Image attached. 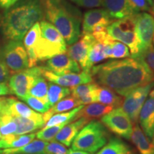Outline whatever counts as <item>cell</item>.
<instances>
[{"label":"cell","mask_w":154,"mask_h":154,"mask_svg":"<svg viewBox=\"0 0 154 154\" xmlns=\"http://www.w3.org/2000/svg\"><path fill=\"white\" fill-rule=\"evenodd\" d=\"M92 78L122 96L133 90L154 82V73L141 57L107 61L94 66Z\"/></svg>","instance_id":"1"},{"label":"cell","mask_w":154,"mask_h":154,"mask_svg":"<svg viewBox=\"0 0 154 154\" xmlns=\"http://www.w3.org/2000/svg\"><path fill=\"white\" fill-rule=\"evenodd\" d=\"M43 18L40 0H19L4 14L1 20L2 32L7 39L22 41L33 25Z\"/></svg>","instance_id":"2"},{"label":"cell","mask_w":154,"mask_h":154,"mask_svg":"<svg viewBox=\"0 0 154 154\" xmlns=\"http://www.w3.org/2000/svg\"><path fill=\"white\" fill-rule=\"evenodd\" d=\"M44 17L60 32L67 45L79 39L82 17L81 11L67 0H40Z\"/></svg>","instance_id":"3"},{"label":"cell","mask_w":154,"mask_h":154,"mask_svg":"<svg viewBox=\"0 0 154 154\" xmlns=\"http://www.w3.org/2000/svg\"><path fill=\"white\" fill-rule=\"evenodd\" d=\"M109 137L106 128L98 121L85 125L73 140L72 149L95 153L107 143Z\"/></svg>","instance_id":"4"},{"label":"cell","mask_w":154,"mask_h":154,"mask_svg":"<svg viewBox=\"0 0 154 154\" xmlns=\"http://www.w3.org/2000/svg\"><path fill=\"white\" fill-rule=\"evenodd\" d=\"M108 34L113 39L127 45L132 58L140 57V46L136 34L134 16L113 21L106 29Z\"/></svg>","instance_id":"5"},{"label":"cell","mask_w":154,"mask_h":154,"mask_svg":"<svg viewBox=\"0 0 154 154\" xmlns=\"http://www.w3.org/2000/svg\"><path fill=\"white\" fill-rule=\"evenodd\" d=\"M0 57L13 74L29 68V59L22 41L9 40L0 49Z\"/></svg>","instance_id":"6"},{"label":"cell","mask_w":154,"mask_h":154,"mask_svg":"<svg viewBox=\"0 0 154 154\" xmlns=\"http://www.w3.org/2000/svg\"><path fill=\"white\" fill-rule=\"evenodd\" d=\"M42 66H34L14 74L9 79V88L11 94L22 99L29 94L34 81L42 75Z\"/></svg>","instance_id":"7"},{"label":"cell","mask_w":154,"mask_h":154,"mask_svg":"<svg viewBox=\"0 0 154 154\" xmlns=\"http://www.w3.org/2000/svg\"><path fill=\"white\" fill-rule=\"evenodd\" d=\"M153 86L154 82L136 88L123 100L121 105V109L128 116L133 124L137 123L140 109Z\"/></svg>","instance_id":"8"},{"label":"cell","mask_w":154,"mask_h":154,"mask_svg":"<svg viewBox=\"0 0 154 154\" xmlns=\"http://www.w3.org/2000/svg\"><path fill=\"white\" fill-rule=\"evenodd\" d=\"M101 121L108 128L118 136L130 140L133 131V123L121 107L113 109L101 117Z\"/></svg>","instance_id":"9"},{"label":"cell","mask_w":154,"mask_h":154,"mask_svg":"<svg viewBox=\"0 0 154 154\" xmlns=\"http://www.w3.org/2000/svg\"><path fill=\"white\" fill-rule=\"evenodd\" d=\"M135 27L140 46V57L153 44L154 36V17L146 12L134 15Z\"/></svg>","instance_id":"10"},{"label":"cell","mask_w":154,"mask_h":154,"mask_svg":"<svg viewBox=\"0 0 154 154\" xmlns=\"http://www.w3.org/2000/svg\"><path fill=\"white\" fill-rule=\"evenodd\" d=\"M113 21L106 9H93L84 13L82 19V34H91L94 32L106 31Z\"/></svg>","instance_id":"11"},{"label":"cell","mask_w":154,"mask_h":154,"mask_svg":"<svg viewBox=\"0 0 154 154\" xmlns=\"http://www.w3.org/2000/svg\"><path fill=\"white\" fill-rule=\"evenodd\" d=\"M96 39L92 34H85L75 44L69 46L66 49V54L73 60L79 63V66L83 71L91 72V66L88 61L90 49Z\"/></svg>","instance_id":"12"},{"label":"cell","mask_w":154,"mask_h":154,"mask_svg":"<svg viewBox=\"0 0 154 154\" xmlns=\"http://www.w3.org/2000/svg\"><path fill=\"white\" fill-rule=\"evenodd\" d=\"M42 76L50 82L63 87L74 86L93 82V78L89 71H82L79 73H69V74L58 75L42 69Z\"/></svg>","instance_id":"13"},{"label":"cell","mask_w":154,"mask_h":154,"mask_svg":"<svg viewBox=\"0 0 154 154\" xmlns=\"http://www.w3.org/2000/svg\"><path fill=\"white\" fill-rule=\"evenodd\" d=\"M42 67L44 70L58 75L81 72L79 63L73 60L66 53L54 56L49 59L46 64Z\"/></svg>","instance_id":"14"},{"label":"cell","mask_w":154,"mask_h":154,"mask_svg":"<svg viewBox=\"0 0 154 154\" xmlns=\"http://www.w3.org/2000/svg\"><path fill=\"white\" fill-rule=\"evenodd\" d=\"M1 113H8L12 116H21L38 121L44 120L43 114L36 112L28 105L13 97L4 98Z\"/></svg>","instance_id":"15"},{"label":"cell","mask_w":154,"mask_h":154,"mask_svg":"<svg viewBox=\"0 0 154 154\" xmlns=\"http://www.w3.org/2000/svg\"><path fill=\"white\" fill-rule=\"evenodd\" d=\"M138 120L140 128L150 140L154 138V88L150 91L140 109Z\"/></svg>","instance_id":"16"},{"label":"cell","mask_w":154,"mask_h":154,"mask_svg":"<svg viewBox=\"0 0 154 154\" xmlns=\"http://www.w3.org/2000/svg\"><path fill=\"white\" fill-rule=\"evenodd\" d=\"M66 44L54 43L41 36L34 48V51L37 61H43L56 55L66 53Z\"/></svg>","instance_id":"17"},{"label":"cell","mask_w":154,"mask_h":154,"mask_svg":"<svg viewBox=\"0 0 154 154\" xmlns=\"http://www.w3.org/2000/svg\"><path fill=\"white\" fill-rule=\"evenodd\" d=\"M88 119L82 117L69 123L61 128L53 140L69 147L83 127L88 124Z\"/></svg>","instance_id":"18"},{"label":"cell","mask_w":154,"mask_h":154,"mask_svg":"<svg viewBox=\"0 0 154 154\" xmlns=\"http://www.w3.org/2000/svg\"><path fill=\"white\" fill-rule=\"evenodd\" d=\"M103 6L112 19H121L136 14L128 0H103Z\"/></svg>","instance_id":"19"},{"label":"cell","mask_w":154,"mask_h":154,"mask_svg":"<svg viewBox=\"0 0 154 154\" xmlns=\"http://www.w3.org/2000/svg\"><path fill=\"white\" fill-rule=\"evenodd\" d=\"M40 36H41L40 24L38 22H36L28 31L24 37V46L28 55L29 68L36 66V63H38L34 51V48L35 47L36 42L39 39Z\"/></svg>","instance_id":"20"},{"label":"cell","mask_w":154,"mask_h":154,"mask_svg":"<svg viewBox=\"0 0 154 154\" xmlns=\"http://www.w3.org/2000/svg\"><path fill=\"white\" fill-rule=\"evenodd\" d=\"M98 86L99 84L93 82L80 84L71 88V94L79 101L81 105H88L96 102L95 93Z\"/></svg>","instance_id":"21"},{"label":"cell","mask_w":154,"mask_h":154,"mask_svg":"<svg viewBox=\"0 0 154 154\" xmlns=\"http://www.w3.org/2000/svg\"><path fill=\"white\" fill-rule=\"evenodd\" d=\"M130 140L136 146L140 154H154V143L144 134L138 124L133 127Z\"/></svg>","instance_id":"22"},{"label":"cell","mask_w":154,"mask_h":154,"mask_svg":"<svg viewBox=\"0 0 154 154\" xmlns=\"http://www.w3.org/2000/svg\"><path fill=\"white\" fill-rule=\"evenodd\" d=\"M49 142L36 139L18 149H5L0 154H46L45 148Z\"/></svg>","instance_id":"23"},{"label":"cell","mask_w":154,"mask_h":154,"mask_svg":"<svg viewBox=\"0 0 154 154\" xmlns=\"http://www.w3.org/2000/svg\"><path fill=\"white\" fill-rule=\"evenodd\" d=\"M115 109L113 106L109 105H105L103 103H92L88 104L86 106H84L82 109L77 114V119L84 117L88 119H99L100 117L109 113Z\"/></svg>","instance_id":"24"},{"label":"cell","mask_w":154,"mask_h":154,"mask_svg":"<svg viewBox=\"0 0 154 154\" xmlns=\"http://www.w3.org/2000/svg\"><path fill=\"white\" fill-rule=\"evenodd\" d=\"M81 106L79 101L74 96H68L65 97L64 99H61V101L57 102L56 104L51 106V108L48 110L47 112L43 113V119L44 122H47L49 119L56 113H63L72 110L75 108Z\"/></svg>","instance_id":"25"},{"label":"cell","mask_w":154,"mask_h":154,"mask_svg":"<svg viewBox=\"0 0 154 154\" xmlns=\"http://www.w3.org/2000/svg\"><path fill=\"white\" fill-rule=\"evenodd\" d=\"M96 102H100L105 105H109L116 107H119L122 103V98L117 95L114 91L103 86H99L96 88Z\"/></svg>","instance_id":"26"},{"label":"cell","mask_w":154,"mask_h":154,"mask_svg":"<svg viewBox=\"0 0 154 154\" xmlns=\"http://www.w3.org/2000/svg\"><path fill=\"white\" fill-rule=\"evenodd\" d=\"M17 124V131L15 134L17 136L24 135L30 132L35 131L42 128L45 124L44 120L38 121L26 119L21 116H12Z\"/></svg>","instance_id":"27"},{"label":"cell","mask_w":154,"mask_h":154,"mask_svg":"<svg viewBox=\"0 0 154 154\" xmlns=\"http://www.w3.org/2000/svg\"><path fill=\"white\" fill-rule=\"evenodd\" d=\"M131 149L128 144L119 138H111L109 142L96 154H130Z\"/></svg>","instance_id":"28"},{"label":"cell","mask_w":154,"mask_h":154,"mask_svg":"<svg viewBox=\"0 0 154 154\" xmlns=\"http://www.w3.org/2000/svg\"><path fill=\"white\" fill-rule=\"evenodd\" d=\"M48 86L49 85H48L46 79L42 75L38 76L37 78H36L32 85L31 86L29 91V94L36 99L41 100L44 103H48Z\"/></svg>","instance_id":"29"},{"label":"cell","mask_w":154,"mask_h":154,"mask_svg":"<svg viewBox=\"0 0 154 154\" xmlns=\"http://www.w3.org/2000/svg\"><path fill=\"white\" fill-rule=\"evenodd\" d=\"M84 106V105H81L69 112L56 113L45 123L43 128H49V127L56 126V125L66 122V121L72 122V121L77 120V114Z\"/></svg>","instance_id":"30"},{"label":"cell","mask_w":154,"mask_h":154,"mask_svg":"<svg viewBox=\"0 0 154 154\" xmlns=\"http://www.w3.org/2000/svg\"><path fill=\"white\" fill-rule=\"evenodd\" d=\"M48 85L47 99L50 107L71 94L70 88L68 87H63L51 82L49 83Z\"/></svg>","instance_id":"31"},{"label":"cell","mask_w":154,"mask_h":154,"mask_svg":"<svg viewBox=\"0 0 154 154\" xmlns=\"http://www.w3.org/2000/svg\"><path fill=\"white\" fill-rule=\"evenodd\" d=\"M39 24L40 28H41V36L42 37L54 43L66 44L60 32L53 24L45 20H42Z\"/></svg>","instance_id":"32"},{"label":"cell","mask_w":154,"mask_h":154,"mask_svg":"<svg viewBox=\"0 0 154 154\" xmlns=\"http://www.w3.org/2000/svg\"><path fill=\"white\" fill-rule=\"evenodd\" d=\"M107 57L110 59H123L129 57L131 55L129 49L121 42H116L114 39L111 40L106 44Z\"/></svg>","instance_id":"33"},{"label":"cell","mask_w":154,"mask_h":154,"mask_svg":"<svg viewBox=\"0 0 154 154\" xmlns=\"http://www.w3.org/2000/svg\"><path fill=\"white\" fill-rule=\"evenodd\" d=\"M106 49V44L96 40L90 49L89 55H88V61L91 68L96 63L101 62L107 59Z\"/></svg>","instance_id":"34"},{"label":"cell","mask_w":154,"mask_h":154,"mask_svg":"<svg viewBox=\"0 0 154 154\" xmlns=\"http://www.w3.org/2000/svg\"><path fill=\"white\" fill-rule=\"evenodd\" d=\"M36 134H24L17 136L15 139L10 140V141H6L3 139H0V149H18L27 145L32 142L36 138Z\"/></svg>","instance_id":"35"},{"label":"cell","mask_w":154,"mask_h":154,"mask_svg":"<svg viewBox=\"0 0 154 154\" xmlns=\"http://www.w3.org/2000/svg\"><path fill=\"white\" fill-rule=\"evenodd\" d=\"M16 131L17 124L12 116L6 113H0V132L2 138L11 134H15Z\"/></svg>","instance_id":"36"},{"label":"cell","mask_w":154,"mask_h":154,"mask_svg":"<svg viewBox=\"0 0 154 154\" xmlns=\"http://www.w3.org/2000/svg\"><path fill=\"white\" fill-rule=\"evenodd\" d=\"M71 123L70 121H66V122L61 123V124H57L56 126L49 127V128H42L38 133H36V136L38 139L44 140V141H51L52 140L58 133L60 131V130L63 126H66V124Z\"/></svg>","instance_id":"37"},{"label":"cell","mask_w":154,"mask_h":154,"mask_svg":"<svg viewBox=\"0 0 154 154\" xmlns=\"http://www.w3.org/2000/svg\"><path fill=\"white\" fill-rule=\"evenodd\" d=\"M22 100L26 102V104L31 109H33L34 111H37L38 113H44L50 109V106L49 105V103H44V102L42 101L41 100L36 99V98L32 96H30L29 94L26 95Z\"/></svg>","instance_id":"38"},{"label":"cell","mask_w":154,"mask_h":154,"mask_svg":"<svg viewBox=\"0 0 154 154\" xmlns=\"http://www.w3.org/2000/svg\"><path fill=\"white\" fill-rule=\"evenodd\" d=\"M128 2L136 14L140 13L141 11H149L151 13L153 8L150 6L147 0H128Z\"/></svg>","instance_id":"39"},{"label":"cell","mask_w":154,"mask_h":154,"mask_svg":"<svg viewBox=\"0 0 154 154\" xmlns=\"http://www.w3.org/2000/svg\"><path fill=\"white\" fill-rule=\"evenodd\" d=\"M75 5L84 8H96L103 6V0H70Z\"/></svg>","instance_id":"40"},{"label":"cell","mask_w":154,"mask_h":154,"mask_svg":"<svg viewBox=\"0 0 154 154\" xmlns=\"http://www.w3.org/2000/svg\"><path fill=\"white\" fill-rule=\"evenodd\" d=\"M142 59L150 69L154 72V47L153 45L141 55Z\"/></svg>","instance_id":"41"},{"label":"cell","mask_w":154,"mask_h":154,"mask_svg":"<svg viewBox=\"0 0 154 154\" xmlns=\"http://www.w3.org/2000/svg\"><path fill=\"white\" fill-rule=\"evenodd\" d=\"M10 77V72L0 57V83H7Z\"/></svg>","instance_id":"42"},{"label":"cell","mask_w":154,"mask_h":154,"mask_svg":"<svg viewBox=\"0 0 154 154\" xmlns=\"http://www.w3.org/2000/svg\"><path fill=\"white\" fill-rule=\"evenodd\" d=\"M19 1V0H0V7L7 9Z\"/></svg>","instance_id":"43"},{"label":"cell","mask_w":154,"mask_h":154,"mask_svg":"<svg viewBox=\"0 0 154 154\" xmlns=\"http://www.w3.org/2000/svg\"><path fill=\"white\" fill-rule=\"evenodd\" d=\"M11 91L9 86L6 83H0V96H5L10 94Z\"/></svg>","instance_id":"44"},{"label":"cell","mask_w":154,"mask_h":154,"mask_svg":"<svg viewBox=\"0 0 154 154\" xmlns=\"http://www.w3.org/2000/svg\"><path fill=\"white\" fill-rule=\"evenodd\" d=\"M67 154H91L88 153L86 151H74V150L69 149L68 151Z\"/></svg>","instance_id":"45"},{"label":"cell","mask_w":154,"mask_h":154,"mask_svg":"<svg viewBox=\"0 0 154 154\" xmlns=\"http://www.w3.org/2000/svg\"><path fill=\"white\" fill-rule=\"evenodd\" d=\"M147 2H149L150 6H151L152 8H153V7H154V5H153V3L152 2L151 0H147Z\"/></svg>","instance_id":"46"},{"label":"cell","mask_w":154,"mask_h":154,"mask_svg":"<svg viewBox=\"0 0 154 154\" xmlns=\"http://www.w3.org/2000/svg\"><path fill=\"white\" fill-rule=\"evenodd\" d=\"M151 14H152V15H153V16H154V7L153 9H152V11H151ZM153 44H154V36H153Z\"/></svg>","instance_id":"47"},{"label":"cell","mask_w":154,"mask_h":154,"mask_svg":"<svg viewBox=\"0 0 154 154\" xmlns=\"http://www.w3.org/2000/svg\"><path fill=\"white\" fill-rule=\"evenodd\" d=\"M2 138V135H1V132H0V139Z\"/></svg>","instance_id":"48"},{"label":"cell","mask_w":154,"mask_h":154,"mask_svg":"<svg viewBox=\"0 0 154 154\" xmlns=\"http://www.w3.org/2000/svg\"><path fill=\"white\" fill-rule=\"evenodd\" d=\"M151 1H152V2H153V5H154V0H151Z\"/></svg>","instance_id":"49"},{"label":"cell","mask_w":154,"mask_h":154,"mask_svg":"<svg viewBox=\"0 0 154 154\" xmlns=\"http://www.w3.org/2000/svg\"><path fill=\"white\" fill-rule=\"evenodd\" d=\"M153 143H154V138H153Z\"/></svg>","instance_id":"50"},{"label":"cell","mask_w":154,"mask_h":154,"mask_svg":"<svg viewBox=\"0 0 154 154\" xmlns=\"http://www.w3.org/2000/svg\"><path fill=\"white\" fill-rule=\"evenodd\" d=\"M130 154H134V153H130Z\"/></svg>","instance_id":"51"}]
</instances>
